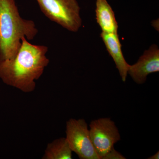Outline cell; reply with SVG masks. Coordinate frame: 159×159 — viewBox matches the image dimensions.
<instances>
[{
	"label": "cell",
	"mask_w": 159,
	"mask_h": 159,
	"mask_svg": "<svg viewBox=\"0 0 159 159\" xmlns=\"http://www.w3.org/2000/svg\"><path fill=\"white\" fill-rule=\"evenodd\" d=\"M72 152L66 138H61L48 144L42 159H72Z\"/></svg>",
	"instance_id": "obj_9"
},
{
	"label": "cell",
	"mask_w": 159,
	"mask_h": 159,
	"mask_svg": "<svg viewBox=\"0 0 159 159\" xmlns=\"http://www.w3.org/2000/svg\"><path fill=\"white\" fill-rule=\"evenodd\" d=\"M46 17L71 32L82 25L80 7L77 0H36Z\"/></svg>",
	"instance_id": "obj_3"
},
{
	"label": "cell",
	"mask_w": 159,
	"mask_h": 159,
	"mask_svg": "<svg viewBox=\"0 0 159 159\" xmlns=\"http://www.w3.org/2000/svg\"><path fill=\"white\" fill-rule=\"evenodd\" d=\"M38 32L33 21L21 17L15 0H0V62L13 58L23 38L33 40Z\"/></svg>",
	"instance_id": "obj_2"
},
{
	"label": "cell",
	"mask_w": 159,
	"mask_h": 159,
	"mask_svg": "<svg viewBox=\"0 0 159 159\" xmlns=\"http://www.w3.org/2000/svg\"><path fill=\"white\" fill-rule=\"evenodd\" d=\"M66 139L80 159H100L91 141L88 125L83 119H70L66 124Z\"/></svg>",
	"instance_id": "obj_4"
},
{
	"label": "cell",
	"mask_w": 159,
	"mask_h": 159,
	"mask_svg": "<svg viewBox=\"0 0 159 159\" xmlns=\"http://www.w3.org/2000/svg\"><path fill=\"white\" fill-rule=\"evenodd\" d=\"M126 158L117 151L114 148H112L103 157L102 159H125Z\"/></svg>",
	"instance_id": "obj_10"
},
{
	"label": "cell",
	"mask_w": 159,
	"mask_h": 159,
	"mask_svg": "<svg viewBox=\"0 0 159 159\" xmlns=\"http://www.w3.org/2000/svg\"><path fill=\"white\" fill-rule=\"evenodd\" d=\"M96 15L102 32L118 33V25L115 13L107 0L96 1Z\"/></svg>",
	"instance_id": "obj_8"
},
{
	"label": "cell",
	"mask_w": 159,
	"mask_h": 159,
	"mask_svg": "<svg viewBox=\"0 0 159 159\" xmlns=\"http://www.w3.org/2000/svg\"><path fill=\"white\" fill-rule=\"evenodd\" d=\"M100 37L103 41L107 50L112 57L116 66L123 82L126 81L129 64L123 56L122 45L118 33L101 32Z\"/></svg>",
	"instance_id": "obj_7"
},
{
	"label": "cell",
	"mask_w": 159,
	"mask_h": 159,
	"mask_svg": "<svg viewBox=\"0 0 159 159\" xmlns=\"http://www.w3.org/2000/svg\"><path fill=\"white\" fill-rule=\"evenodd\" d=\"M159 71V49L157 45L152 44L135 64L129 65L128 74L135 82L141 84L145 83L149 74Z\"/></svg>",
	"instance_id": "obj_6"
},
{
	"label": "cell",
	"mask_w": 159,
	"mask_h": 159,
	"mask_svg": "<svg viewBox=\"0 0 159 159\" xmlns=\"http://www.w3.org/2000/svg\"><path fill=\"white\" fill-rule=\"evenodd\" d=\"M89 127L91 141L100 159H102L121 140L119 129L115 122L108 118L93 120Z\"/></svg>",
	"instance_id": "obj_5"
},
{
	"label": "cell",
	"mask_w": 159,
	"mask_h": 159,
	"mask_svg": "<svg viewBox=\"0 0 159 159\" xmlns=\"http://www.w3.org/2000/svg\"><path fill=\"white\" fill-rule=\"evenodd\" d=\"M148 159H159V152L158 151L157 153L153 155L152 156L147 158Z\"/></svg>",
	"instance_id": "obj_11"
},
{
	"label": "cell",
	"mask_w": 159,
	"mask_h": 159,
	"mask_svg": "<svg viewBox=\"0 0 159 159\" xmlns=\"http://www.w3.org/2000/svg\"><path fill=\"white\" fill-rule=\"evenodd\" d=\"M48 47L32 44L25 38L13 58L0 62V79L5 84L25 93L36 88L50 61L46 56Z\"/></svg>",
	"instance_id": "obj_1"
}]
</instances>
